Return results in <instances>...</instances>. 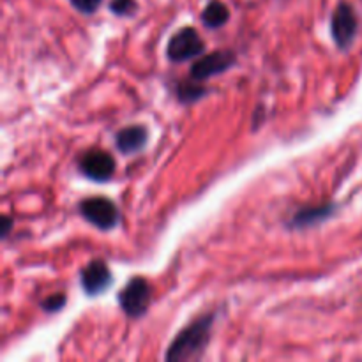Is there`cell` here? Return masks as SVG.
I'll return each instance as SVG.
<instances>
[{
	"instance_id": "6da1fadb",
	"label": "cell",
	"mask_w": 362,
	"mask_h": 362,
	"mask_svg": "<svg viewBox=\"0 0 362 362\" xmlns=\"http://www.w3.org/2000/svg\"><path fill=\"white\" fill-rule=\"evenodd\" d=\"M214 313L204 315V317L197 318L193 324L187 325L186 329H182L175 336V339L170 343L165 359L177 362L202 357V354L207 349L209 341H211V329L214 325Z\"/></svg>"
},
{
	"instance_id": "7a4b0ae2",
	"label": "cell",
	"mask_w": 362,
	"mask_h": 362,
	"mask_svg": "<svg viewBox=\"0 0 362 362\" xmlns=\"http://www.w3.org/2000/svg\"><path fill=\"white\" fill-rule=\"evenodd\" d=\"M152 290L147 279L134 276L119 292V304L129 318H140L147 313L151 306Z\"/></svg>"
},
{
	"instance_id": "3957f363",
	"label": "cell",
	"mask_w": 362,
	"mask_h": 362,
	"mask_svg": "<svg viewBox=\"0 0 362 362\" xmlns=\"http://www.w3.org/2000/svg\"><path fill=\"white\" fill-rule=\"evenodd\" d=\"M80 212L90 225L103 230V232L115 228L120 221V212L117 205L105 197H94L83 200L80 204Z\"/></svg>"
},
{
	"instance_id": "277c9868",
	"label": "cell",
	"mask_w": 362,
	"mask_h": 362,
	"mask_svg": "<svg viewBox=\"0 0 362 362\" xmlns=\"http://www.w3.org/2000/svg\"><path fill=\"white\" fill-rule=\"evenodd\" d=\"M359 30V18L349 2H339L331 18V34L338 48L349 49Z\"/></svg>"
},
{
	"instance_id": "5b68a950",
	"label": "cell",
	"mask_w": 362,
	"mask_h": 362,
	"mask_svg": "<svg viewBox=\"0 0 362 362\" xmlns=\"http://www.w3.org/2000/svg\"><path fill=\"white\" fill-rule=\"evenodd\" d=\"M205 52V42L200 37L193 27H184L177 30L175 34L170 37L168 48V59L172 62H186V60L194 59V57L204 55Z\"/></svg>"
},
{
	"instance_id": "8992f818",
	"label": "cell",
	"mask_w": 362,
	"mask_h": 362,
	"mask_svg": "<svg viewBox=\"0 0 362 362\" xmlns=\"http://www.w3.org/2000/svg\"><path fill=\"white\" fill-rule=\"evenodd\" d=\"M235 53L230 52V49H218V52L204 55L193 64V67H191V78L197 81H204L207 78L216 76V74L225 73L230 67L235 66Z\"/></svg>"
},
{
	"instance_id": "52a82bcc",
	"label": "cell",
	"mask_w": 362,
	"mask_h": 362,
	"mask_svg": "<svg viewBox=\"0 0 362 362\" xmlns=\"http://www.w3.org/2000/svg\"><path fill=\"white\" fill-rule=\"evenodd\" d=\"M80 172L95 182H105L115 172V159L101 148H92L80 159Z\"/></svg>"
},
{
	"instance_id": "ba28073f",
	"label": "cell",
	"mask_w": 362,
	"mask_h": 362,
	"mask_svg": "<svg viewBox=\"0 0 362 362\" xmlns=\"http://www.w3.org/2000/svg\"><path fill=\"white\" fill-rule=\"evenodd\" d=\"M80 279L81 288L88 296H99L112 285V272L103 260H92L87 267L81 269Z\"/></svg>"
},
{
	"instance_id": "9c48e42d",
	"label": "cell",
	"mask_w": 362,
	"mask_h": 362,
	"mask_svg": "<svg viewBox=\"0 0 362 362\" xmlns=\"http://www.w3.org/2000/svg\"><path fill=\"white\" fill-rule=\"evenodd\" d=\"M334 214V205L324 204L318 207H306L297 211L292 218L288 219V226L292 230H303L310 228V226L320 225L325 219H329Z\"/></svg>"
},
{
	"instance_id": "30bf717a",
	"label": "cell",
	"mask_w": 362,
	"mask_h": 362,
	"mask_svg": "<svg viewBox=\"0 0 362 362\" xmlns=\"http://www.w3.org/2000/svg\"><path fill=\"white\" fill-rule=\"evenodd\" d=\"M148 133L144 126H127L115 134L117 148L124 154H133L147 145Z\"/></svg>"
},
{
	"instance_id": "8fae6325",
	"label": "cell",
	"mask_w": 362,
	"mask_h": 362,
	"mask_svg": "<svg viewBox=\"0 0 362 362\" xmlns=\"http://www.w3.org/2000/svg\"><path fill=\"white\" fill-rule=\"evenodd\" d=\"M230 20V11L219 0H212L202 13V21L207 28H221Z\"/></svg>"
},
{
	"instance_id": "7c38bea8",
	"label": "cell",
	"mask_w": 362,
	"mask_h": 362,
	"mask_svg": "<svg viewBox=\"0 0 362 362\" xmlns=\"http://www.w3.org/2000/svg\"><path fill=\"white\" fill-rule=\"evenodd\" d=\"M198 83H200V81H197V80L184 81V83H180L179 87H177V95H179L180 101L186 103V105H191V103H194V101H198V99L204 98L209 90Z\"/></svg>"
},
{
	"instance_id": "4fadbf2b",
	"label": "cell",
	"mask_w": 362,
	"mask_h": 362,
	"mask_svg": "<svg viewBox=\"0 0 362 362\" xmlns=\"http://www.w3.org/2000/svg\"><path fill=\"white\" fill-rule=\"evenodd\" d=\"M136 9V0H112V4H110V11L117 16H133Z\"/></svg>"
},
{
	"instance_id": "5bb4252c",
	"label": "cell",
	"mask_w": 362,
	"mask_h": 362,
	"mask_svg": "<svg viewBox=\"0 0 362 362\" xmlns=\"http://www.w3.org/2000/svg\"><path fill=\"white\" fill-rule=\"evenodd\" d=\"M66 296L64 293H53V296L46 297L45 300L41 303V308L48 313H57V311L62 310L66 306Z\"/></svg>"
},
{
	"instance_id": "9a60e30c",
	"label": "cell",
	"mask_w": 362,
	"mask_h": 362,
	"mask_svg": "<svg viewBox=\"0 0 362 362\" xmlns=\"http://www.w3.org/2000/svg\"><path fill=\"white\" fill-rule=\"evenodd\" d=\"M69 2L73 4L74 9L80 11V13L92 14L99 9V6H101L103 0H69Z\"/></svg>"
},
{
	"instance_id": "2e32d148",
	"label": "cell",
	"mask_w": 362,
	"mask_h": 362,
	"mask_svg": "<svg viewBox=\"0 0 362 362\" xmlns=\"http://www.w3.org/2000/svg\"><path fill=\"white\" fill-rule=\"evenodd\" d=\"M11 226H13V221H11V218H7V216H4V219H2V230H0V235H2V239H6V237L9 235Z\"/></svg>"
}]
</instances>
